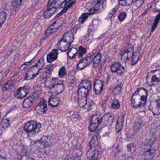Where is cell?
<instances>
[{
	"mask_svg": "<svg viewBox=\"0 0 160 160\" xmlns=\"http://www.w3.org/2000/svg\"><path fill=\"white\" fill-rule=\"evenodd\" d=\"M15 84V80H10L2 87V89L3 91H8L9 89H11L14 86Z\"/></svg>",
	"mask_w": 160,
	"mask_h": 160,
	"instance_id": "obj_27",
	"label": "cell"
},
{
	"mask_svg": "<svg viewBox=\"0 0 160 160\" xmlns=\"http://www.w3.org/2000/svg\"><path fill=\"white\" fill-rule=\"evenodd\" d=\"M78 53V49L76 48H72L68 52V55L70 58H73Z\"/></svg>",
	"mask_w": 160,
	"mask_h": 160,
	"instance_id": "obj_34",
	"label": "cell"
},
{
	"mask_svg": "<svg viewBox=\"0 0 160 160\" xmlns=\"http://www.w3.org/2000/svg\"><path fill=\"white\" fill-rule=\"evenodd\" d=\"M91 88V82L84 80L80 83L78 89V105L81 108L84 107L87 101L88 93Z\"/></svg>",
	"mask_w": 160,
	"mask_h": 160,
	"instance_id": "obj_1",
	"label": "cell"
},
{
	"mask_svg": "<svg viewBox=\"0 0 160 160\" xmlns=\"http://www.w3.org/2000/svg\"><path fill=\"white\" fill-rule=\"evenodd\" d=\"M124 122V116L121 115L118 117L116 125V130L117 133L120 132L123 127Z\"/></svg>",
	"mask_w": 160,
	"mask_h": 160,
	"instance_id": "obj_22",
	"label": "cell"
},
{
	"mask_svg": "<svg viewBox=\"0 0 160 160\" xmlns=\"http://www.w3.org/2000/svg\"><path fill=\"white\" fill-rule=\"evenodd\" d=\"M100 121L99 117L97 115H94L92 116V118L89 124L88 129L91 132L95 131L98 128L99 124H100Z\"/></svg>",
	"mask_w": 160,
	"mask_h": 160,
	"instance_id": "obj_11",
	"label": "cell"
},
{
	"mask_svg": "<svg viewBox=\"0 0 160 160\" xmlns=\"http://www.w3.org/2000/svg\"><path fill=\"white\" fill-rule=\"evenodd\" d=\"M57 79H52L50 80H48L47 82H46V85L48 87H49V88H51L53 85H55L54 84L57 81Z\"/></svg>",
	"mask_w": 160,
	"mask_h": 160,
	"instance_id": "obj_32",
	"label": "cell"
},
{
	"mask_svg": "<svg viewBox=\"0 0 160 160\" xmlns=\"http://www.w3.org/2000/svg\"><path fill=\"white\" fill-rule=\"evenodd\" d=\"M105 6V1H91L87 3L86 7L89 11L90 15H94L103 11Z\"/></svg>",
	"mask_w": 160,
	"mask_h": 160,
	"instance_id": "obj_4",
	"label": "cell"
},
{
	"mask_svg": "<svg viewBox=\"0 0 160 160\" xmlns=\"http://www.w3.org/2000/svg\"><path fill=\"white\" fill-rule=\"evenodd\" d=\"M86 50L82 46H80L79 47V56L81 57L84 54L86 53Z\"/></svg>",
	"mask_w": 160,
	"mask_h": 160,
	"instance_id": "obj_39",
	"label": "cell"
},
{
	"mask_svg": "<svg viewBox=\"0 0 160 160\" xmlns=\"http://www.w3.org/2000/svg\"><path fill=\"white\" fill-rule=\"evenodd\" d=\"M0 160H7L5 158L0 157Z\"/></svg>",
	"mask_w": 160,
	"mask_h": 160,
	"instance_id": "obj_43",
	"label": "cell"
},
{
	"mask_svg": "<svg viewBox=\"0 0 160 160\" xmlns=\"http://www.w3.org/2000/svg\"><path fill=\"white\" fill-rule=\"evenodd\" d=\"M64 22L65 20L64 18H61L56 20L52 24L50 25L47 29L45 33L46 36H48L56 32L62 25Z\"/></svg>",
	"mask_w": 160,
	"mask_h": 160,
	"instance_id": "obj_7",
	"label": "cell"
},
{
	"mask_svg": "<svg viewBox=\"0 0 160 160\" xmlns=\"http://www.w3.org/2000/svg\"><path fill=\"white\" fill-rule=\"evenodd\" d=\"M155 149L154 148L148 149L145 152L143 155V158L145 160H152L155 156Z\"/></svg>",
	"mask_w": 160,
	"mask_h": 160,
	"instance_id": "obj_23",
	"label": "cell"
},
{
	"mask_svg": "<svg viewBox=\"0 0 160 160\" xmlns=\"http://www.w3.org/2000/svg\"><path fill=\"white\" fill-rule=\"evenodd\" d=\"M101 54L100 53H98L97 55L95 56L94 60H93V65H94V67H98L100 62L101 59Z\"/></svg>",
	"mask_w": 160,
	"mask_h": 160,
	"instance_id": "obj_29",
	"label": "cell"
},
{
	"mask_svg": "<svg viewBox=\"0 0 160 160\" xmlns=\"http://www.w3.org/2000/svg\"><path fill=\"white\" fill-rule=\"evenodd\" d=\"M134 53V49L133 48H130L123 54V55L121 56V61L123 63H126L127 61L132 59V55Z\"/></svg>",
	"mask_w": 160,
	"mask_h": 160,
	"instance_id": "obj_17",
	"label": "cell"
},
{
	"mask_svg": "<svg viewBox=\"0 0 160 160\" xmlns=\"http://www.w3.org/2000/svg\"><path fill=\"white\" fill-rule=\"evenodd\" d=\"M140 57V53L139 52L136 51L134 52L132 58L131 64L132 65H135L139 61Z\"/></svg>",
	"mask_w": 160,
	"mask_h": 160,
	"instance_id": "obj_28",
	"label": "cell"
},
{
	"mask_svg": "<svg viewBox=\"0 0 160 160\" xmlns=\"http://www.w3.org/2000/svg\"><path fill=\"white\" fill-rule=\"evenodd\" d=\"M92 59V57L91 56H89V57L84 59L82 61H81L78 65L77 68L78 70H82L83 69L91 63Z\"/></svg>",
	"mask_w": 160,
	"mask_h": 160,
	"instance_id": "obj_20",
	"label": "cell"
},
{
	"mask_svg": "<svg viewBox=\"0 0 160 160\" xmlns=\"http://www.w3.org/2000/svg\"><path fill=\"white\" fill-rule=\"evenodd\" d=\"M22 1H13L12 3V5L13 7L15 8H18L22 3Z\"/></svg>",
	"mask_w": 160,
	"mask_h": 160,
	"instance_id": "obj_36",
	"label": "cell"
},
{
	"mask_svg": "<svg viewBox=\"0 0 160 160\" xmlns=\"http://www.w3.org/2000/svg\"><path fill=\"white\" fill-rule=\"evenodd\" d=\"M118 2H119V4L121 5L128 6L132 4L133 1L128 0V1H119Z\"/></svg>",
	"mask_w": 160,
	"mask_h": 160,
	"instance_id": "obj_38",
	"label": "cell"
},
{
	"mask_svg": "<svg viewBox=\"0 0 160 160\" xmlns=\"http://www.w3.org/2000/svg\"><path fill=\"white\" fill-rule=\"evenodd\" d=\"M7 17V14L6 12L4 11L0 12V28L5 21Z\"/></svg>",
	"mask_w": 160,
	"mask_h": 160,
	"instance_id": "obj_30",
	"label": "cell"
},
{
	"mask_svg": "<svg viewBox=\"0 0 160 160\" xmlns=\"http://www.w3.org/2000/svg\"><path fill=\"white\" fill-rule=\"evenodd\" d=\"M65 89V86L62 84H57L53 85L52 87L50 88V93L52 95H56L61 94Z\"/></svg>",
	"mask_w": 160,
	"mask_h": 160,
	"instance_id": "obj_15",
	"label": "cell"
},
{
	"mask_svg": "<svg viewBox=\"0 0 160 160\" xmlns=\"http://www.w3.org/2000/svg\"><path fill=\"white\" fill-rule=\"evenodd\" d=\"M160 82V70L151 71L148 74L146 79V83L149 86L156 85Z\"/></svg>",
	"mask_w": 160,
	"mask_h": 160,
	"instance_id": "obj_6",
	"label": "cell"
},
{
	"mask_svg": "<svg viewBox=\"0 0 160 160\" xmlns=\"http://www.w3.org/2000/svg\"><path fill=\"white\" fill-rule=\"evenodd\" d=\"M40 124H38L37 121L31 120L26 123L24 125L23 129L24 131L28 133H31L35 130Z\"/></svg>",
	"mask_w": 160,
	"mask_h": 160,
	"instance_id": "obj_10",
	"label": "cell"
},
{
	"mask_svg": "<svg viewBox=\"0 0 160 160\" xmlns=\"http://www.w3.org/2000/svg\"><path fill=\"white\" fill-rule=\"evenodd\" d=\"M58 50L57 49H54L47 55V62L48 63H52L58 58Z\"/></svg>",
	"mask_w": 160,
	"mask_h": 160,
	"instance_id": "obj_18",
	"label": "cell"
},
{
	"mask_svg": "<svg viewBox=\"0 0 160 160\" xmlns=\"http://www.w3.org/2000/svg\"><path fill=\"white\" fill-rule=\"evenodd\" d=\"M67 71L65 67H62L60 69L59 71V76L60 78H63L66 75Z\"/></svg>",
	"mask_w": 160,
	"mask_h": 160,
	"instance_id": "obj_35",
	"label": "cell"
},
{
	"mask_svg": "<svg viewBox=\"0 0 160 160\" xmlns=\"http://www.w3.org/2000/svg\"><path fill=\"white\" fill-rule=\"evenodd\" d=\"M155 9L157 11H160V1H159L156 5Z\"/></svg>",
	"mask_w": 160,
	"mask_h": 160,
	"instance_id": "obj_42",
	"label": "cell"
},
{
	"mask_svg": "<svg viewBox=\"0 0 160 160\" xmlns=\"http://www.w3.org/2000/svg\"><path fill=\"white\" fill-rule=\"evenodd\" d=\"M29 88L26 86L20 87L14 94V96L16 98L22 99L27 96L29 94Z\"/></svg>",
	"mask_w": 160,
	"mask_h": 160,
	"instance_id": "obj_9",
	"label": "cell"
},
{
	"mask_svg": "<svg viewBox=\"0 0 160 160\" xmlns=\"http://www.w3.org/2000/svg\"><path fill=\"white\" fill-rule=\"evenodd\" d=\"M99 152H97L94 153L93 156L91 157L90 160H98V158Z\"/></svg>",
	"mask_w": 160,
	"mask_h": 160,
	"instance_id": "obj_41",
	"label": "cell"
},
{
	"mask_svg": "<svg viewBox=\"0 0 160 160\" xmlns=\"http://www.w3.org/2000/svg\"><path fill=\"white\" fill-rule=\"evenodd\" d=\"M74 35L72 32H68L66 33L58 43L57 46L58 49L62 52L66 51L74 41Z\"/></svg>",
	"mask_w": 160,
	"mask_h": 160,
	"instance_id": "obj_5",
	"label": "cell"
},
{
	"mask_svg": "<svg viewBox=\"0 0 160 160\" xmlns=\"http://www.w3.org/2000/svg\"><path fill=\"white\" fill-rule=\"evenodd\" d=\"M44 65H45L44 58V57H42L33 66L28 70L25 74L24 80H33L38 75L40 70L44 66Z\"/></svg>",
	"mask_w": 160,
	"mask_h": 160,
	"instance_id": "obj_3",
	"label": "cell"
},
{
	"mask_svg": "<svg viewBox=\"0 0 160 160\" xmlns=\"http://www.w3.org/2000/svg\"><path fill=\"white\" fill-rule=\"evenodd\" d=\"M111 70L112 72H117L118 75L123 74L125 70L124 68L121 65V64L118 62L113 63L111 66Z\"/></svg>",
	"mask_w": 160,
	"mask_h": 160,
	"instance_id": "obj_16",
	"label": "cell"
},
{
	"mask_svg": "<svg viewBox=\"0 0 160 160\" xmlns=\"http://www.w3.org/2000/svg\"><path fill=\"white\" fill-rule=\"evenodd\" d=\"M103 88V82L99 80H95L94 89L96 95H99L102 92Z\"/></svg>",
	"mask_w": 160,
	"mask_h": 160,
	"instance_id": "obj_19",
	"label": "cell"
},
{
	"mask_svg": "<svg viewBox=\"0 0 160 160\" xmlns=\"http://www.w3.org/2000/svg\"><path fill=\"white\" fill-rule=\"evenodd\" d=\"M38 97H39V95H38V94L37 93H36V92L34 93L32 95L30 96L29 98L26 99L24 101L23 104H22L23 108H28L31 107L34 101L36 100L38 98Z\"/></svg>",
	"mask_w": 160,
	"mask_h": 160,
	"instance_id": "obj_13",
	"label": "cell"
},
{
	"mask_svg": "<svg viewBox=\"0 0 160 160\" xmlns=\"http://www.w3.org/2000/svg\"><path fill=\"white\" fill-rule=\"evenodd\" d=\"M47 110H48V107H47L46 100L43 98L40 100L39 104L36 108V111L39 114H43L46 112Z\"/></svg>",
	"mask_w": 160,
	"mask_h": 160,
	"instance_id": "obj_14",
	"label": "cell"
},
{
	"mask_svg": "<svg viewBox=\"0 0 160 160\" xmlns=\"http://www.w3.org/2000/svg\"><path fill=\"white\" fill-rule=\"evenodd\" d=\"M149 109L155 115H160V99L151 101Z\"/></svg>",
	"mask_w": 160,
	"mask_h": 160,
	"instance_id": "obj_8",
	"label": "cell"
},
{
	"mask_svg": "<svg viewBox=\"0 0 160 160\" xmlns=\"http://www.w3.org/2000/svg\"><path fill=\"white\" fill-rule=\"evenodd\" d=\"M10 126L9 121L8 119H4L0 124V135L8 128Z\"/></svg>",
	"mask_w": 160,
	"mask_h": 160,
	"instance_id": "obj_25",
	"label": "cell"
},
{
	"mask_svg": "<svg viewBox=\"0 0 160 160\" xmlns=\"http://www.w3.org/2000/svg\"><path fill=\"white\" fill-rule=\"evenodd\" d=\"M57 9H58V8L57 7L52 6L48 7V9L44 12V18L48 19L50 18L56 13Z\"/></svg>",
	"mask_w": 160,
	"mask_h": 160,
	"instance_id": "obj_21",
	"label": "cell"
},
{
	"mask_svg": "<svg viewBox=\"0 0 160 160\" xmlns=\"http://www.w3.org/2000/svg\"><path fill=\"white\" fill-rule=\"evenodd\" d=\"M127 17V14L125 12H122L118 15V19L120 21H123Z\"/></svg>",
	"mask_w": 160,
	"mask_h": 160,
	"instance_id": "obj_37",
	"label": "cell"
},
{
	"mask_svg": "<svg viewBox=\"0 0 160 160\" xmlns=\"http://www.w3.org/2000/svg\"><path fill=\"white\" fill-rule=\"evenodd\" d=\"M61 102V100L56 96L52 95L50 97L48 103L50 106L52 107H56L58 106Z\"/></svg>",
	"mask_w": 160,
	"mask_h": 160,
	"instance_id": "obj_24",
	"label": "cell"
},
{
	"mask_svg": "<svg viewBox=\"0 0 160 160\" xmlns=\"http://www.w3.org/2000/svg\"><path fill=\"white\" fill-rule=\"evenodd\" d=\"M76 3V1H71L70 3L68 4L65 7L63 8L62 10L60 12V13H58L57 15H56V17H55V18H58V17H60V16H62V14H63L64 13H65L70 7L72 6L73 5H74V4Z\"/></svg>",
	"mask_w": 160,
	"mask_h": 160,
	"instance_id": "obj_26",
	"label": "cell"
},
{
	"mask_svg": "<svg viewBox=\"0 0 160 160\" xmlns=\"http://www.w3.org/2000/svg\"><path fill=\"white\" fill-rule=\"evenodd\" d=\"M90 15V13H84L82 14V15L80 16L79 18V23H83Z\"/></svg>",
	"mask_w": 160,
	"mask_h": 160,
	"instance_id": "obj_31",
	"label": "cell"
},
{
	"mask_svg": "<svg viewBox=\"0 0 160 160\" xmlns=\"http://www.w3.org/2000/svg\"><path fill=\"white\" fill-rule=\"evenodd\" d=\"M0 118H1V113H0Z\"/></svg>",
	"mask_w": 160,
	"mask_h": 160,
	"instance_id": "obj_44",
	"label": "cell"
},
{
	"mask_svg": "<svg viewBox=\"0 0 160 160\" xmlns=\"http://www.w3.org/2000/svg\"><path fill=\"white\" fill-rule=\"evenodd\" d=\"M148 92L146 89L140 88L136 90L132 97L131 101L132 107L139 108L144 106L147 100Z\"/></svg>",
	"mask_w": 160,
	"mask_h": 160,
	"instance_id": "obj_2",
	"label": "cell"
},
{
	"mask_svg": "<svg viewBox=\"0 0 160 160\" xmlns=\"http://www.w3.org/2000/svg\"><path fill=\"white\" fill-rule=\"evenodd\" d=\"M121 87L120 86H117L113 90V94L115 95H118L121 91Z\"/></svg>",
	"mask_w": 160,
	"mask_h": 160,
	"instance_id": "obj_40",
	"label": "cell"
},
{
	"mask_svg": "<svg viewBox=\"0 0 160 160\" xmlns=\"http://www.w3.org/2000/svg\"><path fill=\"white\" fill-rule=\"evenodd\" d=\"M114 119V116L111 113L105 114L101 120V123L104 126H110L112 124Z\"/></svg>",
	"mask_w": 160,
	"mask_h": 160,
	"instance_id": "obj_12",
	"label": "cell"
},
{
	"mask_svg": "<svg viewBox=\"0 0 160 160\" xmlns=\"http://www.w3.org/2000/svg\"><path fill=\"white\" fill-rule=\"evenodd\" d=\"M111 107L112 109L118 110L120 108V103L119 101L117 99H114L113 101L112 104H111Z\"/></svg>",
	"mask_w": 160,
	"mask_h": 160,
	"instance_id": "obj_33",
	"label": "cell"
}]
</instances>
